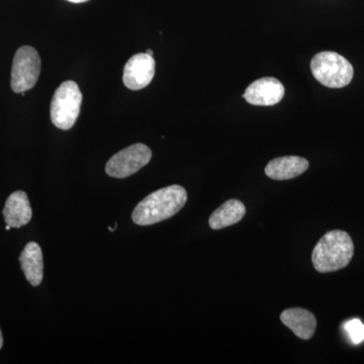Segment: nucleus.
Wrapping results in <instances>:
<instances>
[{"mask_svg": "<svg viewBox=\"0 0 364 364\" xmlns=\"http://www.w3.org/2000/svg\"><path fill=\"white\" fill-rule=\"evenodd\" d=\"M2 214L6 225L11 228H21L28 224L32 220L33 212L25 191L11 193L6 200Z\"/></svg>", "mask_w": 364, "mask_h": 364, "instance_id": "10", "label": "nucleus"}, {"mask_svg": "<svg viewBox=\"0 0 364 364\" xmlns=\"http://www.w3.org/2000/svg\"><path fill=\"white\" fill-rule=\"evenodd\" d=\"M20 262L26 280L33 287L40 286L44 277V260L39 244L36 242L26 244L21 253Z\"/></svg>", "mask_w": 364, "mask_h": 364, "instance_id": "12", "label": "nucleus"}, {"mask_svg": "<svg viewBox=\"0 0 364 364\" xmlns=\"http://www.w3.org/2000/svg\"><path fill=\"white\" fill-rule=\"evenodd\" d=\"M246 102L258 107H272L284 97V86L274 77H263L254 81L243 95Z\"/></svg>", "mask_w": 364, "mask_h": 364, "instance_id": "8", "label": "nucleus"}, {"mask_svg": "<svg viewBox=\"0 0 364 364\" xmlns=\"http://www.w3.org/2000/svg\"><path fill=\"white\" fill-rule=\"evenodd\" d=\"M354 254L351 237L341 230L326 233L314 248L312 262L318 272H337L346 267Z\"/></svg>", "mask_w": 364, "mask_h": 364, "instance_id": "2", "label": "nucleus"}, {"mask_svg": "<svg viewBox=\"0 0 364 364\" xmlns=\"http://www.w3.org/2000/svg\"><path fill=\"white\" fill-rule=\"evenodd\" d=\"M246 214L244 203L238 200H229L217 208L208 220V225L213 230H221L237 224Z\"/></svg>", "mask_w": 364, "mask_h": 364, "instance_id": "13", "label": "nucleus"}, {"mask_svg": "<svg viewBox=\"0 0 364 364\" xmlns=\"http://www.w3.org/2000/svg\"><path fill=\"white\" fill-rule=\"evenodd\" d=\"M188 202V193L181 186L158 189L136 205L132 219L139 226L157 224L176 215Z\"/></svg>", "mask_w": 364, "mask_h": 364, "instance_id": "1", "label": "nucleus"}, {"mask_svg": "<svg viewBox=\"0 0 364 364\" xmlns=\"http://www.w3.org/2000/svg\"><path fill=\"white\" fill-rule=\"evenodd\" d=\"M309 168V161L303 157L284 156L275 158L265 167V174L274 181L296 178Z\"/></svg>", "mask_w": 364, "mask_h": 364, "instance_id": "11", "label": "nucleus"}, {"mask_svg": "<svg viewBox=\"0 0 364 364\" xmlns=\"http://www.w3.org/2000/svg\"><path fill=\"white\" fill-rule=\"evenodd\" d=\"M11 226H9V225H6V229L7 230V231H9V230H11Z\"/></svg>", "mask_w": 364, "mask_h": 364, "instance_id": "18", "label": "nucleus"}, {"mask_svg": "<svg viewBox=\"0 0 364 364\" xmlns=\"http://www.w3.org/2000/svg\"><path fill=\"white\" fill-rule=\"evenodd\" d=\"M67 1L72 2V4H82V2L88 1V0H67Z\"/></svg>", "mask_w": 364, "mask_h": 364, "instance_id": "15", "label": "nucleus"}, {"mask_svg": "<svg viewBox=\"0 0 364 364\" xmlns=\"http://www.w3.org/2000/svg\"><path fill=\"white\" fill-rule=\"evenodd\" d=\"M152 151L144 144H134L114 155L105 165L107 176L126 178L135 174L150 162Z\"/></svg>", "mask_w": 364, "mask_h": 364, "instance_id": "6", "label": "nucleus"}, {"mask_svg": "<svg viewBox=\"0 0 364 364\" xmlns=\"http://www.w3.org/2000/svg\"><path fill=\"white\" fill-rule=\"evenodd\" d=\"M146 54L149 55V56H153L154 55V53H153L152 50H147V51L145 52Z\"/></svg>", "mask_w": 364, "mask_h": 364, "instance_id": "17", "label": "nucleus"}, {"mask_svg": "<svg viewBox=\"0 0 364 364\" xmlns=\"http://www.w3.org/2000/svg\"><path fill=\"white\" fill-rule=\"evenodd\" d=\"M41 73L39 53L31 46H23L16 51L11 69V90L23 93L32 90Z\"/></svg>", "mask_w": 364, "mask_h": 364, "instance_id": "5", "label": "nucleus"}, {"mask_svg": "<svg viewBox=\"0 0 364 364\" xmlns=\"http://www.w3.org/2000/svg\"><path fill=\"white\" fill-rule=\"evenodd\" d=\"M82 104V93L77 83L65 81L55 91L50 105L53 124L60 130H70L77 121Z\"/></svg>", "mask_w": 364, "mask_h": 364, "instance_id": "4", "label": "nucleus"}, {"mask_svg": "<svg viewBox=\"0 0 364 364\" xmlns=\"http://www.w3.org/2000/svg\"><path fill=\"white\" fill-rule=\"evenodd\" d=\"M280 321L294 333L299 339L312 338L317 328V320L310 311L301 308L284 310L280 315Z\"/></svg>", "mask_w": 364, "mask_h": 364, "instance_id": "9", "label": "nucleus"}, {"mask_svg": "<svg viewBox=\"0 0 364 364\" xmlns=\"http://www.w3.org/2000/svg\"><path fill=\"white\" fill-rule=\"evenodd\" d=\"M313 76L321 85L330 88L345 87L351 82L354 70L350 62L338 53H318L311 61Z\"/></svg>", "mask_w": 364, "mask_h": 364, "instance_id": "3", "label": "nucleus"}, {"mask_svg": "<svg viewBox=\"0 0 364 364\" xmlns=\"http://www.w3.org/2000/svg\"><path fill=\"white\" fill-rule=\"evenodd\" d=\"M343 328L352 343L359 344L364 341V324L358 318L347 321Z\"/></svg>", "mask_w": 364, "mask_h": 364, "instance_id": "14", "label": "nucleus"}, {"mask_svg": "<svg viewBox=\"0 0 364 364\" xmlns=\"http://www.w3.org/2000/svg\"><path fill=\"white\" fill-rule=\"evenodd\" d=\"M155 75V60L146 53L134 55L124 68L123 82L131 90L147 87Z\"/></svg>", "mask_w": 364, "mask_h": 364, "instance_id": "7", "label": "nucleus"}, {"mask_svg": "<svg viewBox=\"0 0 364 364\" xmlns=\"http://www.w3.org/2000/svg\"><path fill=\"white\" fill-rule=\"evenodd\" d=\"M2 345H4V337H2L1 330H0V349L2 348Z\"/></svg>", "mask_w": 364, "mask_h": 364, "instance_id": "16", "label": "nucleus"}]
</instances>
